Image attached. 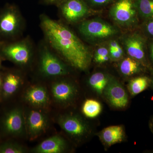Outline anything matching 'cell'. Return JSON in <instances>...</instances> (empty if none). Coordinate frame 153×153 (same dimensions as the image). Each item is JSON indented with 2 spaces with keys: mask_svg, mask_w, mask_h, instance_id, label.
Segmentation results:
<instances>
[{
  "mask_svg": "<svg viewBox=\"0 0 153 153\" xmlns=\"http://www.w3.org/2000/svg\"><path fill=\"white\" fill-rule=\"evenodd\" d=\"M150 85H151V87H152L153 89V76L152 80H151Z\"/></svg>",
  "mask_w": 153,
  "mask_h": 153,
  "instance_id": "obj_33",
  "label": "cell"
},
{
  "mask_svg": "<svg viewBox=\"0 0 153 153\" xmlns=\"http://www.w3.org/2000/svg\"><path fill=\"white\" fill-rule=\"evenodd\" d=\"M110 76L104 72H96L92 74L88 79V85L98 95H102Z\"/></svg>",
  "mask_w": 153,
  "mask_h": 153,
  "instance_id": "obj_18",
  "label": "cell"
},
{
  "mask_svg": "<svg viewBox=\"0 0 153 153\" xmlns=\"http://www.w3.org/2000/svg\"><path fill=\"white\" fill-rule=\"evenodd\" d=\"M121 74L129 77L139 73L141 70L139 62L131 57L125 58L119 65Z\"/></svg>",
  "mask_w": 153,
  "mask_h": 153,
  "instance_id": "obj_19",
  "label": "cell"
},
{
  "mask_svg": "<svg viewBox=\"0 0 153 153\" xmlns=\"http://www.w3.org/2000/svg\"><path fill=\"white\" fill-rule=\"evenodd\" d=\"M2 128L6 134L13 136H22L26 132L25 114L20 108L7 112L2 121Z\"/></svg>",
  "mask_w": 153,
  "mask_h": 153,
  "instance_id": "obj_9",
  "label": "cell"
},
{
  "mask_svg": "<svg viewBox=\"0 0 153 153\" xmlns=\"http://www.w3.org/2000/svg\"><path fill=\"white\" fill-rule=\"evenodd\" d=\"M51 91L55 101L62 105H68L73 103L78 95L76 85L69 80L62 79L54 82Z\"/></svg>",
  "mask_w": 153,
  "mask_h": 153,
  "instance_id": "obj_10",
  "label": "cell"
},
{
  "mask_svg": "<svg viewBox=\"0 0 153 153\" xmlns=\"http://www.w3.org/2000/svg\"><path fill=\"white\" fill-rule=\"evenodd\" d=\"M24 98L30 105L37 108H42L49 104V97L46 88L41 85H35L28 88L25 92Z\"/></svg>",
  "mask_w": 153,
  "mask_h": 153,
  "instance_id": "obj_15",
  "label": "cell"
},
{
  "mask_svg": "<svg viewBox=\"0 0 153 153\" xmlns=\"http://www.w3.org/2000/svg\"><path fill=\"white\" fill-rule=\"evenodd\" d=\"M39 69L41 74L47 77L65 76L69 72L67 65L46 46L40 52Z\"/></svg>",
  "mask_w": 153,
  "mask_h": 153,
  "instance_id": "obj_5",
  "label": "cell"
},
{
  "mask_svg": "<svg viewBox=\"0 0 153 153\" xmlns=\"http://www.w3.org/2000/svg\"><path fill=\"white\" fill-rule=\"evenodd\" d=\"M100 140L105 148L123 142L126 139L124 128L121 125L110 126L98 134Z\"/></svg>",
  "mask_w": 153,
  "mask_h": 153,
  "instance_id": "obj_13",
  "label": "cell"
},
{
  "mask_svg": "<svg viewBox=\"0 0 153 153\" xmlns=\"http://www.w3.org/2000/svg\"><path fill=\"white\" fill-rule=\"evenodd\" d=\"M102 106L99 102L94 99L85 100L82 107V112L86 117L94 118L101 113Z\"/></svg>",
  "mask_w": 153,
  "mask_h": 153,
  "instance_id": "obj_21",
  "label": "cell"
},
{
  "mask_svg": "<svg viewBox=\"0 0 153 153\" xmlns=\"http://www.w3.org/2000/svg\"><path fill=\"white\" fill-rule=\"evenodd\" d=\"M109 51L110 58L113 60H119L123 56V54H121L117 50L109 49Z\"/></svg>",
  "mask_w": 153,
  "mask_h": 153,
  "instance_id": "obj_26",
  "label": "cell"
},
{
  "mask_svg": "<svg viewBox=\"0 0 153 153\" xmlns=\"http://www.w3.org/2000/svg\"><path fill=\"white\" fill-rule=\"evenodd\" d=\"M57 122L63 131L77 142L82 141L91 134L90 126L79 115L74 114L62 115L58 117Z\"/></svg>",
  "mask_w": 153,
  "mask_h": 153,
  "instance_id": "obj_4",
  "label": "cell"
},
{
  "mask_svg": "<svg viewBox=\"0 0 153 153\" xmlns=\"http://www.w3.org/2000/svg\"><path fill=\"white\" fill-rule=\"evenodd\" d=\"M147 25V30L148 33L153 36V17Z\"/></svg>",
  "mask_w": 153,
  "mask_h": 153,
  "instance_id": "obj_28",
  "label": "cell"
},
{
  "mask_svg": "<svg viewBox=\"0 0 153 153\" xmlns=\"http://www.w3.org/2000/svg\"><path fill=\"white\" fill-rule=\"evenodd\" d=\"M59 6L64 19L71 23L80 21L89 12L88 7L83 0H66Z\"/></svg>",
  "mask_w": 153,
  "mask_h": 153,
  "instance_id": "obj_12",
  "label": "cell"
},
{
  "mask_svg": "<svg viewBox=\"0 0 153 153\" xmlns=\"http://www.w3.org/2000/svg\"><path fill=\"white\" fill-rule=\"evenodd\" d=\"M68 148V144L63 137L55 135L50 137L33 149L36 153H62Z\"/></svg>",
  "mask_w": 153,
  "mask_h": 153,
  "instance_id": "obj_14",
  "label": "cell"
},
{
  "mask_svg": "<svg viewBox=\"0 0 153 153\" xmlns=\"http://www.w3.org/2000/svg\"><path fill=\"white\" fill-rule=\"evenodd\" d=\"M66 0H44V2L47 4L56 5L59 6Z\"/></svg>",
  "mask_w": 153,
  "mask_h": 153,
  "instance_id": "obj_27",
  "label": "cell"
},
{
  "mask_svg": "<svg viewBox=\"0 0 153 153\" xmlns=\"http://www.w3.org/2000/svg\"><path fill=\"white\" fill-rule=\"evenodd\" d=\"M102 96L108 104L115 109H124L128 105L127 91L121 83L113 76H110Z\"/></svg>",
  "mask_w": 153,
  "mask_h": 153,
  "instance_id": "obj_7",
  "label": "cell"
},
{
  "mask_svg": "<svg viewBox=\"0 0 153 153\" xmlns=\"http://www.w3.org/2000/svg\"><path fill=\"white\" fill-rule=\"evenodd\" d=\"M110 58L109 50L104 47H100L97 49L94 56L95 62L100 64L107 62Z\"/></svg>",
  "mask_w": 153,
  "mask_h": 153,
  "instance_id": "obj_24",
  "label": "cell"
},
{
  "mask_svg": "<svg viewBox=\"0 0 153 153\" xmlns=\"http://www.w3.org/2000/svg\"><path fill=\"white\" fill-rule=\"evenodd\" d=\"M124 45L131 57L138 62L145 60L144 43L140 36L136 34L128 36L125 39Z\"/></svg>",
  "mask_w": 153,
  "mask_h": 153,
  "instance_id": "obj_16",
  "label": "cell"
},
{
  "mask_svg": "<svg viewBox=\"0 0 153 153\" xmlns=\"http://www.w3.org/2000/svg\"><path fill=\"white\" fill-rule=\"evenodd\" d=\"M25 117L26 132L30 139L37 138L46 131L49 119L45 113L38 110H30Z\"/></svg>",
  "mask_w": 153,
  "mask_h": 153,
  "instance_id": "obj_8",
  "label": "cell"
},
{
  "mask_svg": "<svg viewBox=\"0 0 153 153\" xmlns=\"http://www.w3.org/2000/svg\"><path fill=\"white\" fill-rule=\"evenodd\" d=\"M119 46V44H118L117 42L116 41H111L110 43H109V49L116 50Z\"/></svg>",
  "mask_w": 153,
  "mask_h": 153,
  "instance_id": "obj_29",
  "label": "cell"
},
{
  "mask_svg": "<svg viewBox=\"0 0 153 153\" xmlns=\"http://www.w3.org/2000/svg\"><path fill=\"white\" fill-rule=\"evenodd\" d=\"M23 79L21 74L16 72H10L5 76L2 84L3 96L8 98L13 95L22 85Z\"/></svg>",
  "mask_w": 153,
  "mask_h": 153,
  "instance_id": "obj_17",
  "label": "cell"
},
{
  "mask_svg": "<svg viewBox=\"0 0 153 153\" xmlns=\"http://www.w3.org/2000/svg\"><path fill=\"white\" fill-rule=\"evenodd\" d=\"M150 128L152 129V131H153V118L151 120L150 123Z\"/></svg>",
  "mask_w": 153,
  "mask_h": 153,
  "instance_id": "obj_30",
  "label": "cell"
},
{
  "mask_svg": "<svg viewBox=\"0 0 153 153\" xmlns=\"http://www.w3.org/2000/svg\"><path fill=\"white\" fill-rule=\"evenodd\" d=\"M1 59H0V66H1Z\"/></svg>",
  "mask_w": 153,
  "mask_h": 153,
  "instance_id": "obj_35",
  "label": "cell"
},
{
  "mask_svg": "<svg viewBox=\"0 0 153 153\" xmlns=\"http://www.w3.org/2000/svg\"><path fill=\"white\" fill-rule=\"evenodd\" d=\"M79 33L89 40H102L114 36L117 30L108 23L97 19L86 20L78 27Z\"/></svg>",
  "mask_w": 153,
  "mask_h": 153,
  "instance_id": "obj_6",
  "label": "cell"
},
{
  "mask_svg": "<svg viewBox=\"0 0 153 153\" xmlns=\"http://www.w3.org/2000/svg\"><path fill=\"white\" fill-rule=\"evenodd\" d=\"M3 41H1V40H0V45H1V44H2V43H3Z\"/></svg>",
  "mask_w": 153,
  "mask_h": 153,
  "instance_id": "obj_34",
  "label": "cell"
},
{
  "mask_svg": "<svg viewBox=\"0 0 153 153\" xmlns=\"http://www.w3.org/2000/svg\"><path fill=\"white\" fill-rule=\"evenodd\" d=\"M24 147L16 143L7 142L0 145V153H24Z\"/></svg>",
  "mask_w": 153,
  "mask_h": 153,
  "instance_id": "obj_23",
  "label": "cell"
},
{
  "mask_svg": "<svg viewBox=\"0 0 153 153\" xmlns=\"http://www.w3.org/2000/svg\"><path fill=\"white\" fill-rule=\"evenodd\" d=\"M41 26L47 43L72 67L85 71L90 65L91 56L87 47L61 22L41 15Z\"/></svg>",
  "mask_w": 153,
  "mask_h": 153,
  "instance_id": "obj_1",
  "label": "cell"
},
{
  "mask_svg": "<svg viewBox=\"0 0 153 153\" xmlns=\"http://www.w3.org/2000/svg\"><path fill=\"white\" fill-rule=\"evenodd\" d=\"M2 84V82L1 78V76L0 75V92H1V89Z\"/></svg>",
  "mask_w": 153,
  "mask_h": 153,
  "instance_id": "obj_32",
  "label": "cell"
},
{
  "mask_svg": "<svg viewBox=\"0 0 153 153\" xmlns=\"http://www.w3.org/2000/svg\"><path fill=\"white\" fill-rule=\"evenodd\" d=\"M136 11L134 0H117L111 7L110 13L119 24L129 25L134 22Z\"/></svg>",
  "mask_w": 153,
  "mask_h": 153,
  "instance_id": "obj_11",
  "label": "cell"
},
{
  "mask_svg": "<svg viewBox=\"0 0 153 153\" xmlns=\"http://www.w3.org/2000/svg\"><path fill=\"white\" fill-rule=\"evenodd\" d=\"M91 5L94 7H102L106 5L114 0H86Z\"/></svg>",
  "mask_w": 153,
  "mask_h": 153,
  "instance_id": "obj_25",
  "label": "cell"
},
{
  "mask_svg": "<svg viewBox=\"0 0 153 153\" xmlns=\"http://www.w3.org/2000/svg\"><path fill=\"white\" fill-rule=\"evenodd\" d=\"M137 11L146 18L153 17V0H134Z\"/></svg>",
  "mask_w": 153,
  "mask_h": 153,
  "instance_id": "obj_22",
  "label": "cell"
},
{
  "mask_svg": "<svg viewBox=\"0 0 153 153\" xmlns=\"http://www.w3.org/2000/svg\"><path fill=\"white\" fill-rule=\"evenodd\" d=\"M151 80L146 76L135 77L129 82L127 88L132 96L138 95L146 89L150 85Z\"/></svg>",
  "mask_w": 153,
  "mask_h": 153,
  "instance_id": "obj_20",
  "label": "cell"
},
{
  "mask_svg": "<svg viewBox=\"0 0 153 153\" xmlns=\"http://www.w3.org/2000/svg\"><path fill=\"white\" fill-rule=\"evenodd\" d=\"M0 55L19 66H27L33 59V46L27 39L10 43L3 42L0 45Z\"/></svg>",
  "mask_w": 153,
  "mask_h": 153,
  "instance_id": "obj_3",
  "label": "cell"
},
{
  "mask_svg": "<svg viewBox=\"0 0 153 153\" xmlns=\"http://www.w3.org/2000/svg\"><path fill=\"white\" fill-rule=\"evenodd\" d=\"M23 27V17L16 6L7 5L0 11V40L16 38L22 33Z\"/></svg>",
  "mask_w": 153,
  "mask_h": 153,
  "instance_id": "obj_2",
  "label": "cell"
},
{
  "mask_svg": "<svg viewBox=\"0 0 153 153\" xmlns=\"http://www.w3.org/2000/svg\"><path fill=\"white\" fill-rule=\"evenodd\" d=\"M151 57L153 60V44L151 47Z\"/></svg>",
  "mask_w": 153,
  "mask_h": 153,
  "instance_id": "obj_31",
  "label": "cell"
}]
</instances>
